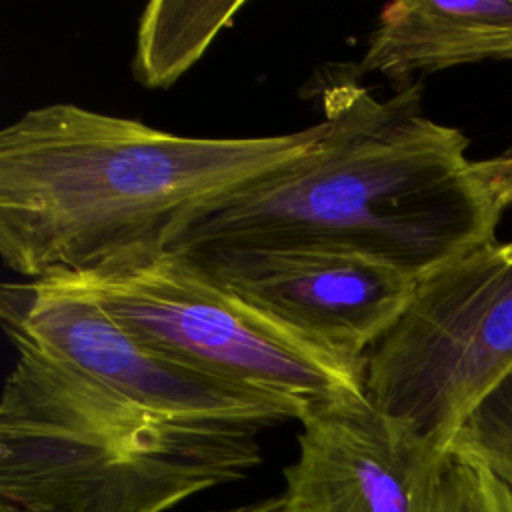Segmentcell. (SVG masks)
Here are the masks:
<instances>
[{"mask_svg":"<svg viewBox=\"0 0 512 512\" xmlns=\"http://www.w3.org/2000/svg\"><path fill=\"white\" fill-rule=\"evenodd\" d=\"M324 110L312 148L188 208L162 250H342L420 280L496 240L504 208L466 156V136L422 112L420 82L378 100L342 80Z\"/></svg>","mask_w":512,"mask_h":512,"instance_id":"1","label":"cell"},{"mask_svg":"<svg viewBox=\"0 0 512 512\" xmlns=\"http://www.w3.org/2000/svg\"><path fill=\"white\" fill-rule=\"evenodd\" d=\"M198 138L58 102L0 132V256L26 280L162 248L194 204L278 168L324 134Z\"/></svg>","mask_w":512,"mask_h":512,"instance_id":"2","label":"cell"},{"mask_svg":"<svg viewBox=\"0 0 512 512\" xmlns=\"http://www.w3.org/2000/svg\"><path fill=\"white\" fill-rule=\"evenodd\" d=\"M0 500L28 512H164L262 462L258 428L156 414L10 338Z\"/></svg>","mask_w":512,"mask_h":512,"instance_id":"3","label":"cell"},{"mask_svg":"<svg viewBox=\"0 0 512 512\" xmlns=\"http://www.w3.org/2000/svg\"><path fill=\"white\" fill-rule=\"evenodd\" d=\"M58 276L86 290L150 348L206 376L286 400L302 418L368 400L366 362L306 340L180 254L160 248Z\"/></svg>","mask_w":512,"mask_h":512,"instance_id":"4","label":"cell"},{"mask_svg":"<svg viewBox=\"0 0 512 512\" xmlns=\"http://www.w3.org/2000/svg\"><path fill=\"white\" fill-rule=\"evenodd\" d=\"M512 370V240H490L418 280L366 354L382 414L448 452L468 414Z\"/></svg>","mask_w":512,"mask_h":512,"instance_id":"5","label":"cell"},{"mask_svg":"<svg viewBox=\"0 0 512 512\" xmlns=\"http://www.w3.org/2000/svg\"><path fill=\"white\" fill-rule=\"evenodd\" d=\"M0 318L8 338L26 340L144 410L258 430L302 420L286 400L206 376L140 342L66 276L4 284Z\"/></svg>","mask_w":512,"mask_h":512,"instance_id":"6","label":"cell"},{"mask_svg":"<svg viewBox=\"0 0 512 512\" xmlns=\"http://www.w3.org/2000/svg\"><path fill=\"white\" fill-rule=\"evenodd\" d=\"M180 256L306 340L362 362L418 284L380 260L342 250L222 246Z\"/></svg>","mask_w":512,"mask_h":512,"instance_id":"7","label":"cell"},{"mask_svg":"<svg viewBox=\"0 0 512 512\" xmlns=\"http://www.w3.org/2000/svg\"><path fill=\"white\" fill-rule=\"evenodd\" d=\"M284 470L288 512H438L450 454L368 400L314 410Z\"/></svg>","mask_w":512,"mask_h":512,"instance_id":"8","label":"cell"},{"mask_svg":"<svg viewBox=\"0 0 512 512\" xmlns=\"http://www.w3.org/2000/svg\"><path fill=\"white\" fill-rule=\"evenodd\" d=\"M482 60H512V0H400L382 8L356 72L404 86L416 72Z\"/></svg>","mask_w":512,"mask_h":512,"instance_id":"9","label":"cell"},{"mask_svg":"<svg viewBox=\"0 0 512 512\" xmlns=\"http://www.w3.org/2000/svg\"><path fill=\"white\" fill-rule=\"evenodd\" d=\"M244 8L236 2H148L136 30L132 74L144 88L172 86Z\"/></svg>","mask_w":512,"mask_h":512,"instance_id":"10","label":"cell"},{"mask_svg":"<svg viewBox=\"0 0 512 512\" xmlns=\"http://www.w3.org/2000/svg\"><path fill=\"white\" fill-rule=\"evenodd\" d=\"M448 454L488 470L512 490V370L468 414Z\"/></svg>","mask_w":512,"mask_h":512,"instance_id":"11","label":"cell"},{"mask_svg":"<svg viewBox=\"0 0 512 512\" xmlns=\"http://www.w3.org/2000/svg\"><path fill=\"white\" fill-rule=\"evenodd\" d=\"M438 512H512V490L488 470L450 454Z\"/></svg>","mask_w":512,"mask_h":512,"instance_id":"12","label":"cell"},{"mask_svg":"<svg viewBox=\"0 0 512 512\" xmlns=\"http://www.w3.org/2000/svg\"><path fill=\"white\" fill-rule=\"evenodd\" d=\"M478 168L498 200L502 208L512 204V148H508L504 154L488 158V160H478Z\"/></svg>","mask_w":512,"mask_h":512,"instance_id":"13","label":"cell"},{"mask_svg":"<svg viewBox=\"0 0 512 512\" xmlns=\"http://www.w3.org/2000/svg\"><path fill=\"white\" fill-rule=\"evenodd\" d=\"M226 512H288V506H286L284 496L280 494V496L264 498V500L250 502V504H244V506H236V508L226 510Z\"/></svg>","mask_w":512,"mask_h":512,"instance_id":"14","label":"cell"},{"mask_svg":"<svg viewBox=\"0 0 512 512\" xmlns=\"http://www.w3.org/2000/svg\"><path fill=\"white\" fill-rule=\"evenodd\" d=\"M0 512H28V510H24V508L8 502V500H0Z\"/></svg>","mask_w":512,"mask_h":512,"instance_id":"15","label":"cell"}]
</instances>
